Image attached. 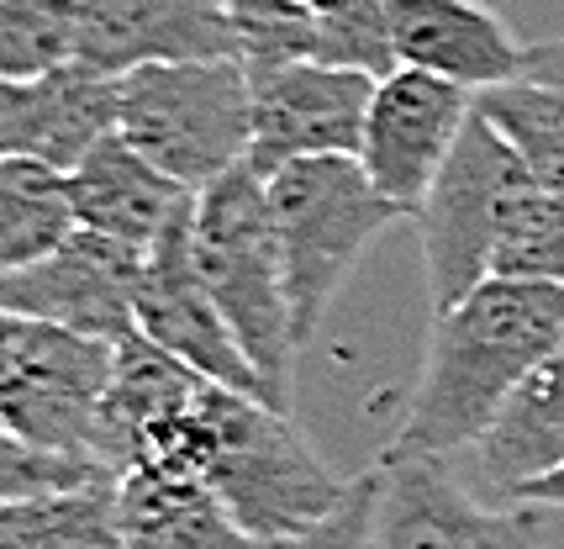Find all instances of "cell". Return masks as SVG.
I'll list each match as a JSON object with an SVG mask.
<instances>
[{
  "instance_id": "obj_1",
  "label": "cell",
  "mask_w": 564,
  "mask_h": 549,
  "mask_svg": "<svg viewBox=\"0 0 564 549\" xmlns=\"http://www.w3.org/2000/svg\"><path fill=\"white\" fill-rule=\"evenodd\" d=\"M564 344V286L491 274L465 301L433 312L412 407L386 444L391 454L448 460L475 450L512 391Z\"/></svg>"
},
{
  "instance_id": "obj_2",
  "label": "cell",
  "mask_w": 564,
  "mask_h": 549,
  "mask_svg": "<svg viewBox=\"0 0 564 549\" xmlns=\"http://www.w3.org/2000/svg\"><path fill=\"white\" fill-rule=\"evenodd\" d=\"M196 481L217 492L221 507L259 545H285L317 528L338 513V502L354 486L327 471V460L312 450V439L295 428L285 407L227 391L217 380L200 407Z\"/></svg>"
},
{
  "instance_id": "obj_3",
  "label": "cell",
  "mask_w": 564,
  "mask_h": 549,
  "mask_svg": "<svg viewBox=\"0 0 564 549\" xmlns=\"http://www.w3.org/2000/svg\"><path fill=\"white\" fill-rule=\"evenodd\" d=\"M196 265L238 344L270 380L274 401L291 407V365L301 354V338L274 233L270 180L259 170L238 164L217 185L196 191Z\"/></svg>"
},
{
  "instance_id": "obj_4",
  "label": "cell",
  "mask_w": 564,
  "mask_h": 549,
  "mask_svg": "<svg viewBox=\"0 0 564 549\" xmlns=\"http://www.w3.org/2000/svg\"><path fill=\"white\" fill-rule=\"evenodd\" d=\"M270 206L295 306V338L306 349L317 338V327L327 323L338 291L348 286L354 265L365 259V249L406 212L365 175V164L354 153L295 159L285 170H274Z\"/></svg>"
},
{
  "instance_id": "obj_5",
  "label": "cell",
  "mask_w": 564,
  "mask_h": 549,
  "mask_svg": "<svg viewBox=\"0 0 564 549\" xmlns=\"http://www.w3.org/2000/svg\"><path fill=\"white\" fill-rule=\"evenodd\" d=\"M117 132L185 191H206L248 164L253 85L243 58L153 64L122 79Z\"/></svg>"
},
{
  "instance_id": "obj_6",
  "label": "cell",
  "mask_w": 564,
  "mask_h": 549,
  "mask_svg": "<svg viewBox=\"0 0 564 549\" xmlns=\"http://www.w3.org/2000/svg\"><path fill=\"white\" fill-rule=\"evenodd\" d=\"M111 375H117V344L0 312V428L6 439L111 465L106 454Z\"/></svg>"
},
{
  "instance_id": "obj_7",
  "label": "cell",
  "mask_w": 564,
  "mask_h": 549,
  "mask_svg": "<svg viewBox=\"0 0 564 549\" xmlns=\"http://www.w3.org/2000/svg\"><path fill=\"white\" fill-rule=\"evenodd\" d=\"M528 180L533 175L507 149V138L475 111L459 149L448 153L443 175L433 180L427 201L417 206V238L433 312L465 301L475 286H486L496 274V244H501L507 206Z\"/></svg>"
},
{
  "instance_id": "obj_8",
  "label": "cell",
  "mask_w": 564,
  "mask_h": 549,
  "mask_svg": "<svg viewBox=\"0 0 564 549\" xmlns=\"http://www.w3.org/2000/svg\"><path fill=\"white\" fill-rule=\"evenodd\" d=\"M138 333L153 338L164 354H174L180 365H191L196 375L217 380L227 391H243L280 407L270 391V380L259 375V365L248 359L238 344L232 323L221 317L217 297L206 291L196 265V201L174 217L159 244L143 254V286H138ZM291 412V407H285Z\"/></svg>"
},
{
  "instance_id": "obj_9",
  "label": "cell",
  "mask_w": 564,
  "mask_h": 549,
  "mask_svg": "<svg viewBox=\"0 0 564 549\" xmlns=\"http://www.w3.org/2000/svg\"><path fill=\"white\" fill-rule=\"evenodd\" d=\"M248 85H253L248 170L270 180L295 159H333V153L359 159L369 100L380 85L375 75L317 58H280V64H248Z\"/></svg>"
},
{
  "instance_id": "obj_10",
  "label": "cell",
  "mask_w": 564,
  "mask_h": 549,
  "mask_svg": "<svg viewBox=\"0 0 564 549\" xmlns=\"http://www.w3.org/2000/svg\"><path fill=\"white\" fill-rule=\"evenodd\" d=\"M375 475V549H539V507H486L448 460L380 450Z\"/></svg>"
},
{
  "instance_id": "obj_11",
  "label": "cell",
  "mask_w": 564,
  "mask_h": 549,
  "mask_svg": "<svg viewBox=\"0 0 564 549\" xmlns=\"http://www.w3.org/2000/svg\"><path fill=\"white\" fill-rule=\"evenodd\" d=\"M138 286H143V249H127L117 238L79 227L48 259L0 270V312L69 327L100 344H127L138 333Z\"/></svg>"
},
{
  "instance_id": "obj_12",
  "label": "cell",
  "mask_w": 564,
  "mask_h": 549,
  "mask_svg": "<svg viewBox=\"0 0 564 549\" xmlns=\"http://www.w3.org/2000/svg\"><path fill=\"white\" fill-rule=\"evenodd\" d=\"M469 117H475V90L422 69H391L369 100L359 164L406 217H417L448 153L459 149Z\"/></svg>"
},
{
  "instance_id": "obj_13",
  "label": "cell",
  "mask_w": 564,
  "mask_h": 549,
  "mask_svg": "<svg viewBox=\"0 0 564 549\" xmlns=\"http://www.w3.org/2000/svg\"><path fill=\"white\" fill-rule=\"evenodd\" d=\"M238 53V26L221 0H79V64L111 79Z\"/></svg>"
},
{
  "instance_id": "obj_14",
  "label": "cell",
  "mask_w": 564,
  "mask_h": 549,
  "mask_svg": "<svg viewBox=\"0 0 564 549\" xmlns=\"http://www.w3.org/2000/svg\"><path fill=\"white\" fill-rule=\"evenodd\" d=\"M122 79L64 64L37 79H0V159H37L74 175L117 132Z\"/></svg>"
},
{
  "instance_id": "obj_15",
  "label": "cell",
  "mask_w": 564,
  "mask_h": 549,
  "mask_svg": "<svg viewBox=\"0 0 564 549\" xmlns=\"http://www.w3.org/2000/svg\"><path fill=\"white\" fill-rule=\"evenodd\" d=\"M395 69H422L465 90H496L522 79L528 43L480 0H386Z\"/></svg>"
},
{
  "instance_id": "obj_16",
  "label": "cell",
  "mask_w": 564,
  "mask_h": 549,
  "mask_svg": "<svg viewBox=\"0 0 564 549\" xmlns=\"http://www.w3.org/2000/svg\"><path fill=\"white\" fill-rule=\"evenodd\" d=\"M74 212L79 227H90L100 238H117L127 249H153L159 233L196 201V191H185L180 180H170L153 159L127 143L122 132H111L79 170L69 175Z\"/></svg>"
},
{
  "instance_id": "obj_17",
  "label": "cell",
  "mask_w": 564,
  "mask_h": 549,
  "mask_svg": "<svg viewBox=\"0 0 564 549\" xmlns=\"http://www.w3.org/2000/svg\"><path fill=\"white\" fill-rule=\"evenodd\" d=\"M117 518H122L127 549H264L196 475H174V471L122 475Z\"/></svg>"
},
{
  "instance_id": "obj_18",
  "label": "cell",
  "mask_w": 564,
  "mask_h": 549,
  "mask_svg": "<svg viewBox=\"0 0 564 549\" xmlns=\"http://www.w3.org/2000/svg\"><path fill=\"white\" fill-rule=\"evenodd\" d=\"M486 486L512 502L522 486L564 471V344L528 375L501 407L491 433L475 444Z\"/></svg>"
},
{
  "instance_id": "obj_19",
  "label": "cell",
  "mask_w": 564,
  "mask_h": 549,
  "mask_svg": "<svg viewBox=\"0 0 564 549\" xmlns=\"http://www.w3.org/2000/svg\"><path fill=\"white\" fill-rule=\"evenodd\" d=\"M79 233L69 175L37 159H0V270L48 259Z\"/></svg>"
},
{
  "instance_id": "obj_20",
  "label": "cell",
  "mask_w": 564,
  "mask_h": 549,
  "mask_svg": "<svg viewBox=\"0 0 564 549\" xmlns=\"http://www.w3.org/2000/svg\"><path fill=\"white\" fill-rule=\"evenodd\" d=\"M0 549H127L122 518H117V486L6 502L0 507Z\"/></svg>"
},
{
  "instance_id": "obj_21",
  "label": "cell",
  "mask_w": 564,
  "mask_h": 549,
  "mask_svg": "<svg viewBox=\"0 0 564 549\" xmlns=\"http://www.w3.org/2000/svg\"><path fill=\"white\" fill-rule=\"evenodd\" d=\"M475 111L507 138V149L539 185L564 191V90L539 79H512V85L480 90Z\"/></svg>"
},
{
  "instance_id": "obj_22",
  "label": "cell",
  "mask_w": 564,
  "mask_h": 549,
  "mask_svg": "<svg viewBox=\"0 0 564 549\" xmlns=\"http://www.w3.org/2000/svg\"><path fill=\"white\" fill-rule=\"evenodd\" d=\"M79 58V0H0V79H37Z\"/></svg>"
},
{
  "instance_id": "obj_23",
  "label": "cell",
  "mask_w": 564,
  "mask_h": 549,
  "mask_svg": "<svg viewBox=\"0 0 564 549\" xmlns=\"http://www.w3.org/2000/svg\"><path fill=\"white\" fill-rule=\"evenodd\" d=\"M301 17L312 32V58L338 69H365L386 79L395 69L386 0H301Z\"/></svg>"
},
{
  "instance_id": "obj_24",
  "label": "cell",
  "mask_w": 564,
  "mask_h": 549,
  "mask_svg": "<svg viewBox=\"0 0 564 549\" xmlns=\"http://www.w3.org/2000/svg\"><path fill=\"white\" fill-rule=\"evenodd\" d=\"M496 274L564 286V191H549L539 180L517 191L496 244Z\"/></svg>"
},
{
  "instance_id": "obj_25",
  "label": "cell",
  "mask_w": 564,
  "mask_h": 549,
  "mask_svg": "<svg viewBox=\"0 0 564 549\" xmlns=\"http://www.w3.org/2000/svg\"><path fill=\"white\" fill-rule=\"evenodd\" d=\"M96 486H122V475L85 454H53L32 450L22 439L0 444V507L6 502H37V497H69V492H96Z\"/></svg>"
},
{
  "instance_id": "obj_26",
  "label": "cell",
  "mask_w": 564,
  "mask_h": 549,
  "mask_svg": "<svg viewBox=\"0 0 564 549\" xmlns=\"http://www.w3.org/2000/svg\"><path fill=\"white\" fill-rule=\"evenodd\" d=\"M375 502H380V475L369 465L365 475H354L348 497L338 502L333 518H322L317 528L295 534L285 545H264V549H375Z\"/></svg>"
},
{
  "instance_id": "obj_27",
  "label": "cell",
  "mask_w": 564,
  "mask_h": 549,
  "mask_svg": "<svg viewBox=\"0 0 564 549\" xmlns=\"http://www.w3.org/2000/svg\"><path fill=\"white\" fill-rule=\"evenodd\" d=\"M522 79H539V85H554V90H564V37H543V43H528V58H522Z\"/></svg>"
},
{
  "instance_id": "obj_28",
  "label": "cell",
  "mask_w": 564,
  "mask_h": 549,
  "mask_svg": "<svg viewBox=\"0 0 564 549\" xmlns=\"http://www.w3.org/2000/svg\"><path fill=\"white\" fill-rule=\"evenodd\" d=\"M512 502H522V507H560L564 513V471L560 475H543V481H533V486H522Z\"/></svg>"
}]
</instances>
